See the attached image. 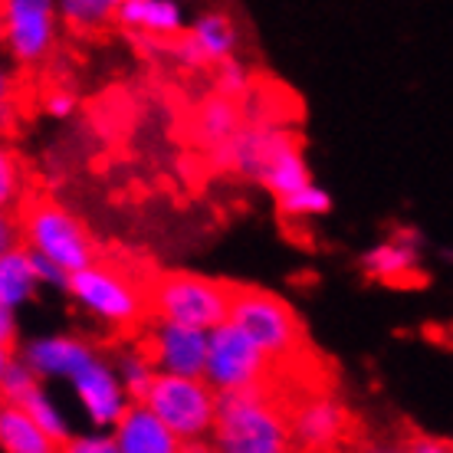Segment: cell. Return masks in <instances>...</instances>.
Wrapping results in <instances>:
<instances>
[{
    "label": "cell",
    "mask_w": 453,
    "mask_h": 453,
    "mask_svg": "<svg viewBox=\"0 0 453 453\" xmlns=\"http://www.w3.org/2000/svg\"><path fill=\"white\" fill-rule=\"evenodd\" d=\"M20 194V165L13 161L11 151L0 155V204L11 207Z\"/></svg>",
    "instance_id": "28"
},
{
    "label": "cell",
    "mask_w": 453,
    "mask_h": 453,
    "mask_svg": "<svg viewBox=\"0 0 453 453\" xmlns=\"http://www.w3.org/2000/svg\"><path fill=\"white\" fill-rule=\"evenodd\" d=\"M43 109H46V115H53V119H69V115L76 112V96L66 89H53L43 99Z\"/></svg>",
    "instance_id": "30"
},
{
    "label": "cell",
    "mask_w": 453,
    "mask_h": 453,
    "mask_svg": "<svg viewBox=\"0 0 453 453\" xmlns=\"http://www.w3.org/2000/svg\"><path fill=\"white\" fill-rule=\"evenodd\" d=\"M40 289L34 270V257L27 247H13L0 253V309L20 312Z\"/></svg>",
    "instance_id": "18"
},
{
    "label": "cell",
    "mask_w": 453,
    "mask_h": 453,
    "mask_svg": "<svg viewBox=\"0 0 453 453\" xmlns=\"http://www.w3.org/2000/svg\"><path fill=\"white\" fill-rule=\"evenodd\" d=\"M230 322L247 332L273 365L296 358L306 345L303 322L293 306L260 286H230Z\"/></svg>",
    "instance_id": "3"
},
{
    "label": "cell",
    "mask_w": 453,
    "mask_h": 453,
    "mask_svg": "<svg viewBox=\"0 0 453 453\" xmlns=\"http://www.w3.org/2000/svg\"><path fill=\"white\" fill-rule=\"evenodd\" d=\"M276 207H280V214H283L286 220H312V217H322L332 211V194L312 181V184H306V188H299V191L280 197Z\"/></svg>",
    "instance_id": "24"
},
{
    "label": "cell",
    "mask_w": 453,
    "mask_h": 453,
    "mask_svg": "<svg viewBox=\"0 0 453 453\" xmlns=\"http://www.w3.org/2000/svg\"><path fill=\"white\" fill-rule=\"evenodd\" d=\"M34 257V270H36V280H40V286H53V289H63V293H69V276L66 270H59L57 263L43 260L40 253H30Z\"/></svg>",
    "instance_id": "29"
},
{
    "label": "cell",
    "mask_w": 453,
    "mask_h": 453,
    "mask_svg": "<svg viewBox=\"0 0 453 453\" xmlns=\"http://www.w3.org/2000/svg\"><path fill=\"white\" fill-rule=\"evenodd\" d=\"M0 447L4 453H59V443L17 404H4L0 411Z\"/></svg>",
    "instance_id": "20"
},
{
    "label": "cell",
    "mask_w": 453,
    "mask_h": 453,
    "mask_svg": "<svg viewBox=\"0 0 453 453\" xmlns=\"http://www.w3.org/2000/svg\"><path fill=\"white\" fill-rule=\"evenodd\" d=\"M217 401L220 395L204 378H178V374H158L155 388L145 397L148 408L184 443L211 441L217 424Z\"/></svg>",
    "instance_id": "7"
},
{
    "label": "cell",
    "mask_w": 453,
    "mask_h": 453,
    "mask_svg": "<svg viewBox=\"0 0 453 453\" xmlns=\"http://www.w3.org/2000/svg\"><path fill=\"white\" fill-rule=\"evenodd\" d=\"M20 234L23 247L30 253H40L43 260L57 263L59 270L69 276L82 273L96 260V247L86 226L76 214H69L66 207H59L50 197H36L20 211Z\"/></svg>",
    "instance_id": "4"
},
{
    "label": "cell",
    "mask_w": 453,
    "mask_h": 453,
    "mask_svg": "<svg viewBox=\"0 0 453 453\" xmlns=\"http://www.w3.org/2000/svg\"><path fill=\"white\" fill-rule=\"evenodd\" d=\"M20 339V326H17V312L0 309V345L4 351H13V342Z\"/></svg>",
    "instance_id": "32"
},
{
    "label": "cell",
    "mask_w": 453,
    "mask_h": 453,
    "mask_svg": "<svg viewBox=\"0 0 453 453\" xmlns=\"http://www.w3.org/2000/svg\"><path fill=\"white\" fill-rule=\"evenodd\" d=\"M59 453H122V450H119L112 431H96V427H89V431L73 434L59 447Z\"/></svg>",
    "instance_id": "27"
},
{
    "label": "cell",
    "mask_w": 453,
    "mask_h": 453,
    "mask_svg": "<svg viewBox=\"0 0 453 453\" xmlns=\"http://www.w3.org/2000/svg\"><path fill=\"white\" fill-rule=\"evenodd\" d=\"M59 17L69 27H80V30H99L109 20H115L119 13V0H63L57 4Z\"/></svg>",
    "instance_id": "25"
},
{
    "label": "cell",
    "mask_w": 453,
    "mask_h": 453,
    "mask_svg": "<svg viewBox=\"0 0 453 453\" xmlns=\"http://www.w3.org/2000/svg\"><path fill=\"white\" fill-rule=\"evenodd\" d=\"M214 86H217V96L243 99V96H250V69L237 57L226 59V63H220L214 69Z\"/></svg>",
    "instance_id": "26"
},
{
    "label": "cell",
    "mask_w": 453,
    "mask_h": 453,
    "mask_svg": "<svg viewBox=\"0 0 453 453\" xmlns=\"http://www.w3.org/2000/svg\"><path fill=\"white\" fill-rule=\"evenodd\" d=\"M211 443L217 453H289L293 431L283 408L263 388L220 395Z\"/></svg>",
    "instance_id": "2"
},
{
    "label": "cell",
    "mask_w": 453,
    "mask_h": 453,
    "mask_svg": "<svg viewBox=\"0 0 453 453\" xmlns=\"http://www.w3.org/2000/svg\"><path fill=\"white\" fill-rule=\"evenodd\" d=\"M273 362L263 355L247 332H240L234 322H224L211 332L207 345L204 381L217 395H240V391H263L270 381Z\"/></svg>",
    "instance_id": "8"
},
{
    "label": "cell",
    "mask_w": 453,
    "mask_h": 453,
    "mask_svg": "<svg viewBox=\"0 0 453 453\" xmlns=\"http://www.w3.org/2000/svg\"><path fill=\"white\" fill-rule=\"evenodd\" d=\"M424 234L418 226H401L395 237L378 240L362 253V273L378 283H408L420 270Z\"/></svg>",
    "instance_id": "15"
},
{
    "label": "cell",
    "mask_w": 453,
    "mask_h": 453,
    "mask_svg": "<svg viewBox=\"0 0 453 453\" xmlns=\"http://www.w3.org/2000/svg\"><path fill=\"white\" fill-rule=\"evenodd\" d=\"M214 161L220 168H230L260 181L266 191L276 194V201L286 194L312 184L303 148L286 128L276 125H250L234 142L214 148Z\"/></svg>",
    "instance_id": "1"
},
{
    "label": "cell",
    "mask_w": 453,
    "mask_h": 453,
    "mask_svg": "<svg viewBox=\"0 0 453 453\" xmlns=\"http://www.w3.org/2000/svg\"><path fill=\"white\" fill-rule=\"evenodd\" d=\"M43 381L36 378V372L23 362L20 351H4L0 358V391H4V404H20L23 397Z\"/></svg>",
    "instance_id": "23"
},
{
    "label": "cell",
    "mask_w": 453,
    "mask_h": 453,
    "mask_svg": "<svg viewBox=\"0 0 453 453\" xmlns=\"http://www.w3.org/2000/svg\"><path fill=\"white\" fill-rule=\"evenodd\" d=\"M240 122H243V112H240L237 99L211 96V99H204V103L197 105V112H194V135L201 138L204 145L220 148V145H226V142H234V138L243 132Z\"/></svg>",
    "instance_id": "19"
},
{
    "label": "cell",
    "mask_w": 453,
    "mask_h": 453,
    "mask_svg": "<svg viewBox=\"0 0 453 453\" xmlns=\"http://www.w3.org/2000/svg\"><path fill=\"white\" fill-rule=\"evenodd\" d=\"M115 23H122L132 36L151 40H181L188 34V13L174 0H119Z\"/></svg>",
    "instance_id": "16"
},
{
    "label": "cell",
    "mask_w": 453,
    "mask_h": 453,
    "mask_svg": "<svg viewBox=\"0 0 453 453\" xmlns=\"http://www.w3.org/2000/svg\"><path fill=\"white\" fill-rule=\"evenodd\" d=\"M289 431L293 443L309 453H326L345 437L349 431V411L335 395H309L289 414Z\"/></svg>",
    "instance_id": "13"
},
{
    "label": "cell",
    "mask_w": 453,
    "mask_h": 453,
    "mask_svg": "<svg viewBox=\"0 0 453 453\" xmlns=\"http://www.w3.org/2000/svg\"><path fill=\"white\" fill-rule=\"evenodd\" d=\"M115 368L122 374V385H125V391H128V397H132L135 404H145L148 391L155 388V381H158V374H161L158 368H155V362L148 358V351L125 349L122 355H119Z\"/></svg>",
    "instance_id": "22"
},
{
    "label": "cell",
    "mask_w": 453,
    "mask_h": 453,
    "mask_svg": "<svg viewBox=\"0 0 453 453\" xmlns=\"http://www.w3.org/2000/svg\"><path fill=\"white\" fill-rule=\"evenodd\" d=\"M355 453H408V443H395V441H374L358 447Z\"/></svg>",
    "instance_id": "33"
},
{
    "label": "cell",
    "mask_w": 453,
    "mask_h": 453,
    "mask_svg": "<svg viewBox=\"0 0 453 453\" xmlns=\"http://www.w3.org/2000/svg\"><path fill=\"white\" fill-rule=\"evenodd\" d=\"M112 437L122 453H184V441H178L148 404H132V411L112 427Z\"/></svg>",
    "instance_id": "17"
},
{
    "label": "cell",
    "mask_w": 453,
    "mask_h": 453,
    "mask_svg": "<svg viewBox=\"0 0 453 453\" xmlns=\"http://www.w3.org/2000/svg\"><path fill=\"white\" fill-rule=\"evenodd\" d=\"M20 230V224H13L11 217H4V224H0V237H4V243H0V253L4 250H13V234Z\"/></svg>",
    "instance_id": "34"
},
{
    "label": "cell",
    "mask_w": 453,
    "mask_h": 453,
    "mask_svg": "<svg viewBox=\"0 0 453 453\" xmlns=\"http://www.w3.org/2000/svg\"><path fill=\"white\" fill-rule=\"evenodd\" d=\"M240 46V27L226 11H204L194 17L188 34L171 43L174 59L188 69L201 66H220L226 59L237 57Z\"/></svg>",
    "instance_id": "12"
},
{
    "label": "cell",
    "mask_w": 453,
    "mask_h": 453,
    "mask_svg": "<svg viewBox=\"0 0 453 453\" xmlns=\"http://www.w3.org/2000/svg\"><path fill=\"white\" fill-rule=\"evenodd\" d=\"M73 303L103 326L132 329L145 319V296L128 273L115 270L109 263H92L69 280Z\"/></svg>",
    "instance_id": "6"
},
{
    "label": "cell",
    "mask_w": 453,
    "mask_h": 453,
    "mask_svg": "<svg viewBox=\"0 0 453 453\" xmlns=\"http://www.w3.org/2000/svg\"><path fill=\"white\" fill-rule=\"evenodd\" d=\"M408 453H453V443L434 434H414L408 441Z\"/></svg>",
    "instance_id": "31"
},
{
    "label": "cell",
    "mask_w": 453,
    "mask_h": 453,
    "mask_svg": "<svg viewBox=\"0 0 453 453\" xmlns=\"http://www.w3.org/2000/svg\"><path fill=\"white\" fill-rule=\"evenodd\" d=\"M23 362L36 372L40 381H73L76 374L99 358V351L89 342L69 332H53V335H34V339L20 342Z\"/></svg>",
    "instance_id": "14"
},
{
    "label": "cell",
    "mask_w": 453,
    "mask_h": 453,
    "mask_svg": "<svg viewBox=\"0 0 453 453\" xmlns=\"http://www.w3.org/2000/svg\"><path fill=\"white\" fill-rule=\"evenodd\" d=\"M4 40L17 63H43L57 43L59 7L50 0H4Z\"/></svg>",
    "instance_id": "9"
},
{
    "label": "cell",
    "mask_w": 453,
    "mask_h": 453,
    "mask_svg": "<svg viewBox=\"0 0 453 453\" xmlns=\"http://www.w3.org/2000/svg\"><path fill=\"white\" fill-rule=\"evenodd\" d=\"M17 408L27 411V418L34 420L36 427H43V431L50 434V437H53V441H57L59 447H63V443H66L69 437H73V424H69L66 411L59 408V401L53 395H50V391H46L43 385L34 388V391L23 397Z\"/></svg>",
    "instance_id": "21"
},
{
    "label": "cell",
    "mask_w": 453,
    "mask_h": 453,
    "mask_svg": "<svg viewBox=\"0 0 453 453\" xmlns=\"http://www.w3.org/2000/svg\"><path fill=\"white\" fill-rule=\"evenodd\" d=\"M155 319L214 332L230 322V286L201 273H168L148 293Z\"/></svg>",
    "instance_id": "5"
},
{
    "label": "cell",
    "mask_w": 453,
    "mask_h": 453,
    "mask_svg": "<svg viewBox=\"0 0 453 453\" xmlns=\"http://www.w3.org/2000/svg\"><path fill=\"white\" fill-rule=\"evenodd\" d=\"M69 391L76 397L80 411L86 414L96 431H112L115 424L132 411V397L122 385V374L115 368V362L109 358H92L86 368H82L73 381H69Z\"/></svg>",
    "instance_id": "10"
},
{
    "label": "cell",
    "mask_w": 453,
    "mask_h": 453,
    "mask_svg": "<svg viewBox=\"0 0 453 453\" xmlns=\"http://www.w3.org/2000/svg\"><path fill=\"white\" fill-rule=\"evenodd\" d=\"M184 453H217V447L211 441H197V443H184Z\"/></svg>",
    "instance_id": "35"
},
{
    "label": "cell",
    "mask_w": 453,
    "mask_h": 453,
    "mask_svg": "<svg viewBox=\"0 0 453 453\" xmlns=\"http://www.w3.org/2000/svg\"><path fill=\"white\" fill-rule=\"evenodd\" d=\"M207 345H211V332L188 329V326L165 322V319H151L145 342H142L155 368L161 374H178V378H204Z\"/></svg>",
    "instance_id": "11"
}]
</instances>
